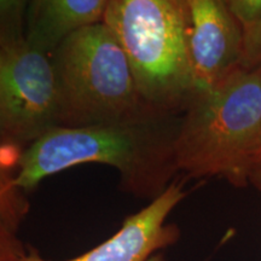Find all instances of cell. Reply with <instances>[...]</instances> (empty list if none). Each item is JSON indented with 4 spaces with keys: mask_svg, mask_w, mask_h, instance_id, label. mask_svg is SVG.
<instances>
[{
    "mask_svg": "<svg viewBox=\"0 0 261 261\" xmlns=\"http://www.w3.org/2000/svg\"><path fill=\"white\" fill-rule=\"evenodd\" d=\"M243 32V52L241 68L253 70L261 67V21Z\"/></svg>",
    "mask_w": 261,
    "mask_h": 261,
    "instance_id": "cell-11",
    "label": "cell"
},
{
    "mask_svg": "<svg viewBox=\"0 0 261 261\" xmlns=\"http://www.w3.org/2000/svg\"><path fill=\"white\" fill-rule=\"evenodd\" d=\"M249 187L261 192V133L249 169Z\"/></svg>",
    "mask_w": 261,
    "mask_h": 261,
    "instance_id": "cell-14",
    "label": "cell"
},
{
    "mask_svg": "<svg viewBox=\"0 0 261 261\" xmlns=\"http://www.w3.org/2000/svg\"><path fill=\"white\" fill-rule=\"evenodd\" d=\"M18 152L0 145V220L17 232L25 220L31 204L25 192L16 184Z\"/></svg>",
    "mask_w": 261,
    "mask_h": 261,
    "instance_id": "cell-9",
    "label": "cell"
},
{
    "mask_svg": "<svg viewBox=\"0 0 261 261\" xmlns=\"http://www.w3.org/2000/svg\"><path fill=\"white\" fill-rule=\"evenodd\" d=\"M109 0H32L25 15V41L41 54H54L81 29L103 22Z\"/></svg>",
    "mask_w": 261,
    "mask_h": 261,
    "instance_id": "cell-8",
    "label": "cell"
},
{
    "mask_svg": "<svg viewBox=\"0 0 261 261\" xmlns=\"http://www.w3.org/2000/svg\"><path fill=\"white\" fill-rule=\"evenodd\" d=\"M51 61L61 127L104 125L162 114L140 97L125 51L104 22L68 38L51 55Z\"/></svg>",
    "mask_w": 261,
    "mask_h": 261,
    "instance_id": "cell-4",
    "label": "cell"
},
{
    "mask_svg": "<svg viewBox=\"0 0 261 261\" xmlns=\"http://www.w3.org/2000/svg\"><path fill=\"white\" fill-rule=\"evenodd\" d=\"M27 247L22 243L17 232L0 220V261H22Z\"/></svg>",
    "mask_w": 261,
    "mask_h": 261,
    "instance_id": "cell-13",
    "label": "cell"
},
{
    "mask_svg": "<svg viewBox=\"0 0 261 261\" xmlns=\"http://www.w3.org/2000/svg\"><path fill=\"white\" fill-rule=\"evenodd\" d=\"M27 8L24 0H0V47L25 41Z\"/></svg>",
    "mask_w": 261,
    "mask_h": 261,
    "instance_id": "cell-10",
    "label": "cell"
},
{
    "mask_svg": "<svg viewBox=\"0 0 261 261\" xmlns=\"http://www.w3.org/2000/svg\"><path fill=\"white\" fill-rule=\"evenodd\" d=\"M180 116L151 115L87 127H57L19 155L16 184L34 190L51 175L83 163L115 168L120 189L154 201L179 173L175 158Z\"/></svg>",
    "mask_w": 261,
    "mask_h": 261,
    "instance_id": "cell-1",
    "label": "cell"
},
{
    "mask_svg": "<svg viewBox=\"0 0 261 261\" xmlns=\"http://www.w3.org/2000/svg\"><path fill=\"white\" fill-rule=\"evenodd\" d=\"M261 133V67L237 69L196 94L180 116L175 140L179 173L249 187V169Z\"/></svg>",
    "mask_w": 261,
    "mask_h": 261,
    "instance_id": "cell-2",
    "label": "cell"
},
{
    "mask_svg": "<svg viewBox=\"0 0 261 261\" xmlns=\"http://www.w3.org/2000/svg\"><path fill=\"white\" fill-rule=\"evenodd\" d=\"M189 54L197 93L241 68L243 32L225 0H188Z\"/></svg>",
    "mask_w": 261,
    "mask_h": 261,
    "instance_id": "cell-7",
    "label": "cell"
},
{
    "mask_svg": "<svg viewBox=\"0 0 261 261\" xmlns=\"http://www.w3.org/2000/svg\"><path fill=\"white\" fill-rule=\"evenodd\" d=\"M207 261H208V260H207Z\"/></svg>",
    "mask_w": 261,
    "mask_h": 261,
    "instance_id": "cell-15",
    "label": "cell"
},
{
    "mask_svg": "<svg viewBox=\"0 0 261 261\" xmlns=\"http://www.w3.org/2000/svg\"><path fill=\"white\" fill-rule=\"evenodd\" d=\"M231 15L242 31L261 21V0H225Z\"/></svg>",
    "mask_w": 261,
    "mask_h": 261,
    "instance_id": "cell-12",
    "label": "cell"
},
{
    "mask_svg": "<svg viewBox=\"0 0 261 261\" xmlns=\"http://www.w3.org/2000/svg\"><path fill=\"white\" fill-rule=\"evenodd\" d=\"M57 127L60 96L51 57L27 41L0 47V145L22 154Z\"/></svg>",
    "mask_w": 261,
    "mask_h": 261,
    "instance_id": "cell-5",
    "label": "cell"
},
{
    "mask_svg": "<svg viewBox=\"0 0 261 261\" xmlns=\"http://www.w3.org/2000/svg\"><path fill=\"white\" fill-rule=\"evenodd\" d=\"M187 195L184 181H173L145 208L127 217L112 237L83 255L64 261H165L160 250L180 238L177 225L166 220ZM22 261L54 260L45 259L35 248L27 247Z\"/></svg>",
    "mask_w": 261,
    "mask_h": 261,
    "instance_id": "cell-6",
    "label": "cell"
},
{
    "mask_svg": "<svg viewBox=\"0 0 261 261\" xmlns=\"http://www.w3.org/2000/svg\"><path fill=\"white\" fill-rule=\"evenodd\" d=\"M103 22L125 51L143 100L181 116L197 94L188 0H109Z\"/></svg>",
    "mask_w": 261,
    "mask_h": 261,
    "instance_id": "cell-3",
    "label": "cell"
}]
</instances>
